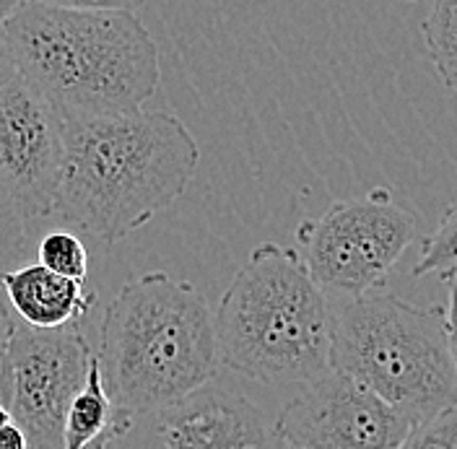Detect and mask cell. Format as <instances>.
Segmentation results:
<instances>
[{
    "label": "cell",
    "instance_id": "15",
    "mask_svg": "<svg viewBox=\"0 0 457 449\" xmlns=\"http://www.w3.org/2000/svg\"><path fill=\"white\" fill-rule=\"evenodd\" d=\"M37 257L42 268L53 270L57 276L76 279V281H86L88 276V253H86L84 242L71 231L47 234L37 247Z\"/></svg>",
    "mask_w": 457,
    "mask_h": 449
},
{
    "label": "cell",
    "instance_id": "24",
    "mask_svg": "<svg viewBox=\"0 0 457 449\" xmlns=\"http://www.w3.org/2000/svg\"><path fill=\"white\" fill-rule=\"evenodd\" d=\"M11 421H13V419H11V413H8V408H5V405L0 403V426H3V423H11Z\"/></svg>",
    "mask_w": 457,
    "mask_h": 449
},
{
    "label": "cell",
    "instance_id": "12",
    "mask_svg": "<svg viewBox=\"0 0 457 449\" xmlns=\"http://www.w3.org/2000/svg\"><path fill=\"white\" fill-rule=\"evenodd\" d=\"M133 416L117 408L102 379L96 353H91L81 390L68 405L60 449H107L133 428Z\"/></svg>",
    "mask_w": 457,
    "mask_h": 449
},
{
    "label": "cell",
    "instance_id": "3",
    "mask_svg": "<svg viewBox=\"0 0 457 449\" xmlns=\"http://www.w3.org/2000/svg\"><path fill=\"white\" fill-rule=\"evenodd\" d=\"M96 362L110 400L133 419L174 405L219 369L205 294L159 270L125 283L104 312Z\"/></svg>",
    "mask_w": 457,
    "mask_h": 449
},
{
    "label": "cell",
    "instance_id": "17",
    "mask_svg": "<svg viewBox=\"0 0 457 449\" xmlns=\"http://www.w3.org/2000/svg\"><path fill=\"white\" fill-rule=\"evenodd\" d=\"M24 247H27V219L0 193V276L24 257Z\"/></svg>",
    "mask_w": 457,
    "mask_h": 449
},
{
    "label": "cell",
    "instance_id": "16",
    "mask_svg": "<svg viewBox=\"0 0 457 449\" xmlns=\"http://www.w3.org/2000/svg\"><path fill=\"white\" fill-rule=\"evenodd\" d=\"M400 449H457V403L427 421L413 423Z\"/></svg>",
    "mask_w": 457,
    "mask_h": 449
},
{
    "label": "cell",
    "instance_id": "23",
    "mask_svg": "<svg viewBox=\"0 0 457 449\" xmlns=\"http://www.w3.org/2000/svg\"><path fill=\"white\" fill-rule=\"evenodd\" d=\"M21 3H27V0H0V24H3Z\"/></svg>",
    "mask_w": 457,
    "mask_h": 449
},
{
    "label": "cell",
    "instance_id": "8",
    "mask_svg": "<svg viewBox=\"0 0 457 449\" xmlns=\"http://www.w3.org/2000/svg\"><path fill=\"white\" fill-rule=\"evenodd\" d=\"M273 426L299 449H400L413 421L361 382L328 369L286 403Z\"/></svg>",
    "mask_w": 457,
    "mask_h": 449
},
{
    "label": "cell",
    "instance_id": "20",
    "mask_svg": "<svg viewBox=\"0 0 457 449\" xmlns=\"http://www.w3.org/2000/svg\"><path fill=\"white\" fill-rule=\"evenodd\" d=\"M0 449H29L27 434L16 423H3L0 426Z\"/></svg>",
    "mask_w": 457,
    "mask_h": 449
},
{
    "label": "cell",
    "instance_id": "1",
    "mask_svg": "<svg viewBox=\"0 0 457 449\" xmlns=\"http://www.w3.org/2000/svg\"><path fill=\"white\" fill-rule=\"evenodd\" d=\"M198 164V141L170 112L62 120L53 216L117 245L185 195Z\"/></svg>",
    "mask_w": 457,
    "mask_h": 449
},
{
    "label": "cell",
    "instance_id": "2",
    "mask_svg": "<svg viewBox=\"0 0 457 449\" xmlns=\"http://www.w3.org/2000/svg\"><path fill=\"white\" fill-rule=\"evenodd\" d=\"M16 73L62 120L143 110L162 81L159 47L136 13L27 0L3 24Z\"/></svg>",
    "mask_w": 457,
    "mask_h": 449
},
{
    "label": "cell",
    "instance_id": "9",
    "mask_svg": "<svg viewBox=\"0 0 457 449\" xmlns=\"http://www.w3.org/2000/svg\"><path fill=\"white\" fill-rule=\"evenodd\" d=\"M62 167V117L16 76L0 86V193L27 219L53 216Z\"/></svg>",
    "mask_w": 457,
    "mask_h": 449
},
{
    "label": "cell",
    "instance_id": "6",
    "mask_svg": "<svg viewBox=\"0 0 457 449\" xmlns=\"http://www.w3.org/2000/svg\"><path fill=\"white\" fill-rule=\"evenodd\" d=\"M419 231V213L398 203L393 190L374 187L302 221L296 242L310 276L322 288L364 296L385 286Z\"/></svg>",
    "mask_w": 457,
    "mask_h": 449
},
{
    "label": "cell",
    "instance_id": "14",
    "mask_svg": "<svg viewBox=\"0 0 457 449\" xmlns=\"http://www.w3.org/2000/svg\"><path fill=\"white\" fill-rule=\"evenodd\" d=\"M457 265V200L445 211L442 221L421 245V254L413 265V279L431 273H447Z\"/></svg>",
    "mask_w": 457,
    "mask_h": 449
},
{
    "label": "cell",
    "instance_id": "4",
    "mask_svg": "<svg viewBox=\"0 0 457 449\" xmlns=\"http://www.w3.org/2000/svg\"><path fill=\"white\" fill-rule=\"evenodd\" d=\"M219 364L265 385H307L330 369L333 309L296 250L257 245L213 314Z\"/></svg>",
    "mask_w": 457,
    "mask_h": 449
},
{
    "label": "cell",
    "instance_id": "26",
    "mask_svg": "<svg viewBox=\"0 0 457 449\" xmlns=\"http://www.w3.org/2000/svg\"><path fill=\"white\" fill-rule=\"evenodd\" d=\"M405 3H416V0H405Z\"/></svg>",
    "mask_w": 457,
    "mask_h": 449
},
{
    "label": "cell",
    "instance_id": "10",
    "mask_svg": "<svg viewBox=\"0 0 457 449\" xmlns=\"http://www.w3.org/2000/svg\"><path fill=\"white\" fill-rule=\"evenodd\" d=\"M164 449H281L276 426L245 395L208 379L198 390L159 411Z\"/></svg>",
    "mask_w": 457,
    "mask_h": 449
},
{
    "label": "cell",
    "instance_id": "5",
    "mask_svg": "<svg viewBox=\"0 0 457 449\" xmlns=\"http://www.w3.org/2000/svg\"><path fill=\"white\" fill-rule=\"evenodd\" d=\"M330 369L361 382L413 423L457 403L445 309L416 307L393 294L353 296L333 314Z\"/></svg>",
    "mask_w": 457,
    "mask_h": 449
},
{
    "label": "cell",
    "instance_id": "13",
    "mask_svg": "<svg viewBox=\"0 0 457 449\" xmlns=\"http://www.w3.org/2000/svg\"><path fill=\"white\" fill-rule=\"evenodd\" d=\"M421 34L436 76L457 91V0H434Z\"/></svg>",
    "mask_w": 457,
    "mask_h": 449
},
{
    "label": "cell",
    "instance_id": "25",
    "mask_svg": "<svg viewBox=\"0 0 457 449\" xmlns=\"http://www.w3.org/2000/svg\"><path fill=\"white\" fill-rule=\"evenodd\" d=\"M281 449H299V447H294V445H286L284 442V445H281Z\"/></svg>",
    "mask_w": 457,
    "mask_h": 449
},
{
    "label": "cell",
    "instance_id": "21",
    "mask_svg": "<svg viewBox=\"0 0 457 449\" xmlns=\"http://www.w3.org/2000/svg\"><path fill=\"white\" fill-rule=\"evenodd\" d=\"M19 73H16V62H13V57H11V47H8V42H5V34H3V29H0V86H5L11 79H16Z\"/></svg>",
    "mask_w": 457,
    "mask_h": 449
},
{
    "label": "cell",
    "instance_id": "19",
    "mask_svg": "<svg viewBox=\"0 0 457 449\" xmlns=\"http://www.w3.org/2000/svg\"><path fill=\"white\" fill-rule=\"evenodd\" d=\"M60 8H84V11H128L136 13L145 5V0H37Z\"/></svg>",
    "mask_w": 457,
    "mask_h": 449
},
{
    "label": "cell",
    "instance_id": "11",
    "mask_svg": "<svg viewBox=\"0 0 457 449\" xmlns=\"http://www.w3.org/2000/svg\"><path fill=\"white\" fill-rule=\"evenodd\" d=\"M0 291L11 312L37 330L76 325L96 302L86 281L57 276L39 262L5 270L0 276Z\"/></svg>",
    "mask_w": 457,
    "mask_h": 449
},
{
    "label": "cell",
    "instance_id": "18",
    "mask_svg": "<svg viewBox=\"0 0 457 449\" xmlns=\"http://www.w3.org/2000/svg\"><path fill=\"white\" fill-rule=\"evenodd\" d=\"M445 283H447V309H445V322H447V343H450V356H453V366H455V382H457V265L445 273Z\"/></svg>",
    "mask_w": 457,
    "mask_h": 449
},
{
    "label": "cell",
    "instance_id": "22",
    "mask_svg": "<svg viewBox=\"0 0 457 449\" xmlns=\"http://www.w3.org/2000/svg\"><path fill=\"white\" fill-rule=\"evenodd\" d=\"M13 320L16 314L11 312V307L5 304L3 294H0V359L5 353V345H8V337H11V330H13Z\"/></svg>",
    "mask_w": 457,
    "mask_h": 449
},
{
    "label": "cell",
    "instance_id": "7",
    "mask_svg": "<svg viewBox=\"0 0 457 449\" xmlns=\"http://www.w3.org/2000/svg\"><path fill=\"white\" fill-rule=\"evenodd\" d=\"M91 359L81 322L37 330L13 320L0 359V403L27 434L29 449L62 447V423Z\"/></svg>",
    "mask_w": 457,
    "mask_h": 449
}]
</instances>
